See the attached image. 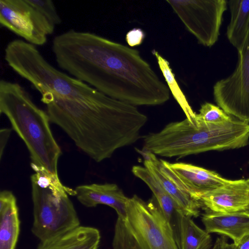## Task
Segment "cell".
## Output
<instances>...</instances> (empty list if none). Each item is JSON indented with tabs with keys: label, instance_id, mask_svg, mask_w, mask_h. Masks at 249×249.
<instances>
[{
	"label": "cell",
	"instance_id": "cell-15",
	"mask_svg": "<svg viewBox=\"0 0 249 249\" xmlns=\"http://www.w3.org/2000/svg\"><path fill=\"white\" fill-rule=\"evenodd\" d=\"M201 220L208 232L228 237L236 245L249 235V213L246 211L230 213L206 212L202 214Z\"/></svg>",
	"mask_w": 249,
	"mask_h": 249
},
{
	"label": "cell",
	"instance_id": "cell-20",
	"mask_svg": "<svg viewBox=\"0 0 249 249\" xmlns=\"http://www.w3.org/2000/svg\"><path fill=\"white\" fill-rule=\"evenodd\" d=\"M231 20L227 30L230 43L237 50L243 45L249 27V0L229 1Z\"/></svg>",
	"mask_w": 249,
	"mask_h": 249
},
{
	"label": "cell",
	"instance_id": "cell-19",
	"mask_svg": "<svg viewBox=\"0 0 249 249\" xmlns=\"http://www.w3.org/2000/svg\"><path fill=\"white\" fill-rule=\"evenodd\" d=\"M175 239L178 249H211L212 239L192 217L180 214Z\"/></svg>",
	"mask_w": 249,
	"mask_h": 249
},
{
	"label": "cell",
	"instance_id": "cell-24",
	"mask_svg": "<svg viewBox=\"0 0 249 249\" xmlns=\"http://www.w3.org/2000/svg\"><path fill=\"white\" fill-rule=\"evenodd\" d=\"M145 37L143 30L140 28H134L126 33L125 40L129 46L135 47L141 44Z\"/></svg>",
	"mask_w": 249,
	"mask_h": 249
},
{
	"label": "cell",
	"instance_id": "cell-23",
	"mask_svg": "<svg viewBox=\"0 0 249 249\" xmlns=\"http://www.w3.org/2000/svg\"><path fill=\"white\" fill-rule=\"evenodd\" d=\"M29 2L54 26L59 24L61 19L51 0H28Z\"/></svg>",
	"mask_w": 249,
	"mask_h": 249
},
{
	"label": "cell",
	"instance_id": "cell-5",
	"mask_svg": "<svg viewBox=\"0 0 249 249\" xmlns=\"http://www.w3.org/2000/svg\"><path fill=\"white\" fill-rule=\"evenodd\" d=\"M4 59L16 73L34 86L41 97L94 102L107 96L53 67L35 45L27 41L15 39L10 42L5 49Z\"/></svg>",
	"mask_w": 249,
	"mask_h": 249
},
{
	"label": "cell",
	"instance_id": "cell-4",
	"mask_svg": "<svg viewBox=\"0 0 249 249\" xmlns=\"http://www.w3.org/2000/svg\"><path fill=\"white\" fill-rule=\"evenodd\" d=\"M0 111L25 143L33 170L59 179L57 165L62 152L52 133L47 113L34 103L19 84L4 80L0 82Z\"/></svg>",
	"mask_w": 249,
	"mask_h": 249
},
{
	"label": "cell",
	"instance_id": "cell-3",
	"mask_svg": "<svg viewBox=\"0 0 249 249\" xmlns=\"http://www.w3.org/2000/svg\"><path fill=\"white\" fill-rule=\"evenodd\" d=\"M144 146L155 155L182 158L211 150L244 147L249 143V123L232 118L220 124L188 118L172 122L143 136Z\"/></svg>",
	"mask_w": 249,
	"mask_h": 249
},
{
	"label": "cell",
	"instance_id": "cell-6",
	"mask_svg": "<svg viewBox=\"0 0 249 249\" xmlns=\"http://www.w3.org/2000/svg\"><path fill=\"white\" fill-rule=\"evenodd\" d=\"M113 249H178L172 228L153 196L128 198L125 218L118 216Z\"/></svg>",
	"mask_w": 249,
	"mask_h": 249
},
{
	"label": "cell",
	"instance_id": "cell-22",
	"mask_svg": "<svg viewBox=\"0 0 249 249\" xmlns=\"http://www.w3.org/2000/svg\"><path fill=\"white\" fill-rule=\"evenodd\" d=\"M197 120L210 124H220L230 120L232 116L219 107L206 102L201 106L199 113L196 114Z\"/></svg>",
	"mask_w": 249,
	"mask_h": 249
},
{
	"label": "cell",
	"instance_id": "cell-7",
	"mask_svg": "<svg viewBox=\"0 0 249 249\" xmlns=\"http://www.w3.org/2000/svg\"><path fill=\"white\" fill-rule=\"evenodd\" d=\"M34 221L32 233L44 242L80 226V220L69 195L75 190L64 185L60 179L40 171L31 177Z\"/></svg>",
	"mask_w": 249,
	"mask_h": 249
},
{
	"label": "cell",
	"instance_id": "cell-13",
	"mask_svg": "<svg viewBox=\"0 0 249 249\" xmlns=\"http://www.w3.org/2000/svg\"><path fill=\"white\" fill-rule=\"evenodd\" d=\"M144 165L171 196L181 214L191 217L199 216L201 203L182 187L164 160H159L155 164L144 162Z\"/></svg>",
	"mask_w": 249,
	"mask_h": 249
},
{
	"label": "cell",
	"instance_id": "cell-21",
	"mask_svg": "<svg viewBox=\"0 0 249 249\" xmlns=\"http://www.w3.org/2000/svg\"><path fill=\"white\" fill-rule=\"evenodd\" d=\"M152 53L157 60L159 67L165 79L169 90L184 111L186 118L189 120L194 119L196 113L191 108L185 96L179 88L170 66L169 62L156 50H153Z\"/></svg>",
	"mask_w": 249,
	"mask_h": 249
},
{
	"label": "cell",
	"instance_id": "cell-9",
	"mask_svg": "<svg viewBox=\"0 0 249 249\" xmlns=\"http://www.w3.org/2000/svg\"><path fill=\"white\" fill-rule=\"evenodd\" d=\"M233 72L218 81L213 93L218 107L228 114L249 123V27Z\"/></svg>",
	"mask_w": 249,
	"mask_h": 249
},
{
	"label": "cell",
	"instance_id": "cell-25",
	"mask_svg": "<svg viewBox=\"0 0 249 249\" xmlns=\"http://www.w3.org/2000/svg\"><path fill=\"white\" fill-rule=\"evenodd\" d=\"M135 149L143 157L144 162L155 164L159 161V160L157 158L155 154L146 146H144L141 150Z\"/></svg>",
	"mask_w": 249,
	"mask_h": 249
},
{
	"label": "cell",
	"instance_id": "cell-10",
	"mask_svg": "<svg viewBox=\"0 0 249 249\" xmlns=\"http://www.w3.org/2000/svg\"><path fill=\"white\" fill-rule=\"evenodd\" d=\"M0 23L34 45L45 44L55 27L28 0H0Z\"/></svg>",
	"mask_w": 249,
	"mask_h": 249
},
{
	"label": "cell",
	"instance_id": "cell-26",
	"mask_svg": "<svg viewBox=\"0 0 249 249\" xmlns=\"http://www.w3.org/2000/svg\"><path fill=\"white\" fill-rule=\"evenodd\" d=\"M236 245L234 243L230 244L227 237L224 235L216 238L211 249H235Z\"/></svg>",
	"mask_w": 249,
	"mask_h": 249
},
{
	"label": "cell",
	"instance_id": "cell-17",
	"mask_svg": "<svg viewBox=\"0 0 249 249\" xmlns=\"http://www.w3.org/2000/svg\"><path fill=\"white\" fill-rule=\"evenodd\" d=\"M100 239L97 229L80 226L55 238L40 242L37 249H98Z\"/></svg>",
	"mask_w": 249,
	"mask_h": 249
},
{
	"label": "cell",
	"instance_id": "cell-16",
	"mask_svg": "<svg viewBox=\"0 0 249 249\" xmlns=\"http://www.w3.org/2000/svg\"><path fill=\"white\" fill-rule=\"evenodd\" d=\"M20 231L16 197L12 192L0 194V249H15Z\"/></svg>",
	"mask_w": 249,
	"mask_h": 249
},
{
	"label": "cell",
	"instance_id": "cell-14",
	"mask_svg": "<svg viewBox=\"0 0 249 249\" xmlns=\"http://www.w3.org/2000/svg\"><path fill=\"white\" fill-rule=\"evenodd\" d=\"M75 190L78 200L87 207H94L99 204L114 209L118 216H126V203L128 197L114 183H93L77 186Z\"/></svg>",
	"mask_w": 249,
	"mask_h": 249
},
{
	"label": "cell",
	"instance_id": "cell-2",
	"mask_svg": "<svg viewBox=\"0 0 249 249\" xmlns=\"http://www.w3.org/2000/svg\"><path fill=\"white\" fill-rule=\"evenodd\" d=\"M50 121L75 145L96 162L110 158L119 148L135 143L147 121L134 106L108 96L97 101L79 102L42 97Z\"/></svg>",
	"mask_w": 249,
	"mask_h": 249
},
{
	"label": "cell",
	"instance_id": "cell-28",
	"mask_svg": "<svg viewBox=\"0 0 249 249\" xmlns=\"http://www.w3.org/2000/svg\"><path fill=\"white\" fill-rule=\"evenodd\" d=\"M235 249H249V235L244 237L236 245Z\"/></svg>",
	"mask_w": 249,
	"mask_h": 249
},
{
	"label": "cell",
	"instance_id": "cell-11",
	"mask_svg": "<svg viewBox=\"0 0 249 249\" xmlns=\"http://www.w3.org/2000/svg\"><path fill=\"white\" fill-rule=\"evenodd\" d=\"M206 212L230 213L245 211L249 205L248 179L229 180L222 186L199 197Z\"/></svg>",
	"mask_w": 249,
	"mask_h": 249
},
{
	"label": "cell",
	"instance_id": "cell-8",
	"mask_svg": "<svg viewBox=\"0 0 249 249\" xmlns=\"http://www.w3.org/2000/svg\"><path fill=\"white\" fill-rule=\"evenodd\" d=\"M186 29L206 47L217 41L223 15L227 10L225 0H167Z\"/></svg>",
	"mask_w": 249,
	"mask_h": 249
},
{
	"label": "cell",
	"instance_id": "cell-12",
	"mask_svg": "<svg viewBox=\"0 0 249 249\" xmlns=\"http://www.w3.org/2000/svg\"><path fill=\"white\" fill-rule=\"evenodd\" d=\"M165 163L179 184L199 201L200 195L223 185L228 180L214 171L191 164L165 160Z\"/></svg>",
	"mask_w": 249,
	"mask_h": 249
},
{
	"label": "cell",
	"instance_id": "cell-1",
	"mask_svg": "<svg viewBox=\"0 0 249 249\" xmlns=\"http://www.w3.org/2000/svg\"><path fill=\"white\" fill-rule=\"evenodd\" d=\"M52 50L60 68L108 97L135 107L170 99L167 86L136 49L70 30L55 36Z\"/></svg>",
	"mask_w": 249,
	"mask_h": 249
},
{
	"label": "cell",
	"instance_id": "cell-18",
	"mask_svg": "<svg viewBox=\"0 0 249 249\" xmlns=\"http://www.w3.org/2000/svg\"><path fill=\"white\" fill-rule=\"evenodd\" d=\"M133 174L143 181L154 194V196L170 224L175 236L178 227L181 214L171 196L164 189L154 176L145 167L140 165L133 166Z\"/></svg>",
	"mask_w": 249,
	"mask_h": 249
},
{
	"label": "cell",
	"instance_id": "cell-29",
	"mask_svg": "<svg viewBox=\"0 0 249 249\" xmlns=\"http://www.w3.org/2000/svg\"><path fill=\"white\" fill-rule=\"evenodd\" d=\"M248 180L249 182V178L248 179ZM245 211L247 212V213H249V205L248 206V208H247V209Z\"/></svg>",
	"mask_w": 249,
	"mask_h": 249
},
{
	"label": "cell",
	"instance_id": "cell-27",
	"mask_svg": "<svg viewBox=\"0 0 249 249\" xmlns=\"http://www.w3.org/2000/svg\"><path fill=\"white\" fill-rule=\"evenodd\" d=\"M12 129L10 128H1L0 130V157L2 158L4 149L8 142Z\"/></svg>",
	"mask_w": 249,
	"mask_h": 249
}]
</instances>
